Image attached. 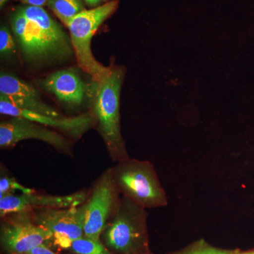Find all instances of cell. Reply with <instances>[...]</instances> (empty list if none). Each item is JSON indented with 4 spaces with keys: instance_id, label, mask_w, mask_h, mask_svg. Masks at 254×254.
I'll return each mask as SVG.
<instances>
[{
    "instance_id": "obj_15",
    "label": "cell",
    "mask_w": 254,
    "mask_h": 254,
    "mask_svg": "<svg viewBox=\"0 0 254 254\" xmlns=\"http://www.w3.org/2000/svg\"><path fill=\"white\" fill-rule=\"evenodd\" d=\"M71 250L76 254H112L99 240L85 236L73 241Z\"/></svg>"
},
{
    "instance_id": "obj_12",
    "label": "cell",
    "mask_w": 254,
    "mask_h": 254,
    "mask_svg": "<svg viewBox=\"0 0 254 254\" xmlns=\"http://www.w3.org/2000/svg\"><path fill=\"white\" fill-rule=\"evenodd\" d=\"M0 95L23 109L54 118L63 117L43 101L36 88L11 73L1 72Z\"/></svg>"
},
{
    "instance_id": "obj_22",
    "label": "cell",
    "mask_w": 254,
    "mask_h": 254,
    "mask_svg": "<svg viewBox=\"0 0 254 254\" xmlns=\"http://www.w3.org/2000/svg\"><path fill=\"white\" fill-rule=\"evenodd\" d=\"M8 1H9V0H0V8H1V9L4 7L5 4H6Z\"/></svg>"
},
{
    "instance_id": "obj_6",
    "label": "cell",
    "mask_w": 254,
    "mask_h": 254,
    "mask_svg": "<svg viewBox=\"0 0 254 254\" xmlns=\"http://www.w3.org/2000/svg\"><path fill=\"white\" fill-rule=\"evenodd\" d=\"M111 169L97 182L90 198L85 203L84 236L99 240L100 235L116 211L120 198Z\"/></svg>"
},
{
    "instance_id": "obj_16",
    "label": "cell",
    "mask_w": 254,
    "mask_h": 254,
    "mask_svg": "<svg viewBox=\"0 0 254 254\" xmlns=\"http://www.w3.org/2000/svg\"><path fill=\"white\" fill-rule=\"evenodd\" d=\"M14 38L11 31L5 25L0 28V55L1 58H9L16 53Z\"/></svg>"
},
{
    "instance_id": "obj_23",
    "label": "cell",
    "mask_w": 254,
    "mask_h": 254,
    "mask_svg": "<svg viewBox=\"0 0 254 254\" xmlns=\"http://www.w3.org/2000/svg\"><path fill=\"white\" fill-rule=\"evenodd\" d=\"M254 254V252H248V253H244V254Z\"/></svg>"
},
{
    "instance_id": "obj_8",
    "label": "cell",
    "mask_w": 254,
    "mask_h": 254,
    "mask_svg": "<svg viewBox=\"0 0 254 254\" xmlns=\"http://www.w3.org/2000/svg\"><path fill=\"white\" fill-rule=\"evenodd\" d=\"M85 203L73 208L38 209L31 212L34 221L53 234L57 245L69 249L73 241L84 236Z\"/></svg>"
},
{
    "instance_id": "obj_14",
    "label": "cell",
    "mask_w": 254,
    "mask_h": 254,
    "mask_svg": "<svg viewBox=\"0 0 254 254\" xmlns=\"http://www.w3.org/2000/svg\"><path fill=\"white\" fill-rule=\"evenodd\" d=\"M84 0H48L47 6L67 27L75 16L85 11Z\"/></svg>"
},
{
    "instance_id": "obj_7",
    "label": "cell",
    "mask_w": 254,
    "mask_h": 254,
    "mask_svg": "<svg viewBox=\"0 0 254 254\" xmlns=\"http://www.w3.org/2000/svg\"><path fill=\"white\" fill-rule=\"evenodd\" d=\"M1 225V243L8 254H25L53 237L49 230L40 226L31 211L8 214Z\"/></svg>"
},
{
    "instance_id": "obj_13",
    "label": "cell",
    "mask_w": 254,
    "mask_h": 254,
    "mask_svg": "<svg viewBox=\"0 0 254 254\" xmlns=\"http://www.w3.org/2000/svg\"><path fill=\"white\" fill-rule=\"evenodd\" d=\"M41 86L65 104L78 105L83 103L86 86L78 73L72 70H60L47 76Z\"/></svg>"
},
{
    "instance_id": "obj_24",
    "label": "cell",
    "mask_w": 254,
    "mask_h": 254,
    "mask_svg": "<svg viewBox=\"0 0 254 254\" xmlns=\"http://www.w3.org/2000/svg\"></svg>"
},
{
    "instance_id": "obj_5",
    "label": "cell",
    "mask_w": 254,
    "mask_h": 254,
    "mask_svg": "<svg viewBox=\"0 0 254 254\" xmlns=\"http://www.w3.org/2000/svg\"><path fill=\"white\" fill-rule=\"evenodd\" d=\"M118 4V0H113L93 9H86L75 16L67 26L78 65L96 83L108 77L112 68L103 66L95 59L91 48L92 37L100 25L116 11Z\"/></svg>"
},
{
    "instance_id": "obj_4",
    "label": "cell",
    "mask_w": 254,
    "mask_h": 254,
    "mask_svg": "<svg viewBox=\"0 0 254 254\" xmlns=\"http://www.w3.org/2000/svg\"><path fill=\"white\" fill-rule=\"evenodd\" d=\"M112 173L119 191L145 208L168 205V198L149 162L130 159L119 162Z\"/></svg>"
},
{
    "instance_id": "obj_21",
    "label": "cell",
    "mask_w": 254,
    "mask_h": 254,
    "mask_svg": "<svg viewBox=\"0 0 254 254\" xmlns=\"http://www.w3.org/2000/svg\"><path fill=\"white\" fill-rule=\"evenodd\" d=\"M113 0H84L85 3L90 7H97V6H100L105 4V3L109 2Z\"/></svg>"
},
{
    "instance_id": "obj_3",
    "label": "cell",
    "mask_w": 254,
    "mask_h": 254,
    "mask_svg": "<svg viewBox=\"0 0 254 254\" xmlns=\"http://www.w3.org/2000/svg\"><path fill=\"white\" fill-rule=\"evenodd\" d=\"M145 209L123 195L102 234L106 247L118 254H147Z\"/></svg>"
},
{
    "instance_id": "obj_19",
    "label": "cell",
    "mask_w": 254,
    "mask_h": 254,
    "mask_svg": "<svg viewBox=\"0 0 254 254\" xmlns=\"http://www.w3.org/2000/svg\"><path fill=\"white\" fill-rule=\"evenodd\" d=\"M25 254H56L51 250H50L44 244L35 247L33 250L29 251Z\"/></svg>"
},
{
    "instance_id": "obj_20",
    "label": "cell",
    "mask_w": 254,
    "mask_h": 254,
    "mask_svg": "<svg viewBox=\"0 0 254 254\" xmlns=\"http://www.w3.org/2000/svg\"><path fill=\"white\" fill-rule=\"evenodd\" d=\"M23 4L29 5V6H39L43 7L45 5H47L48 0H19Z\"/></svg>"
},
{
    "instance_id": "obj_1",
    "label": "cell",
    "mask_w": 254,
    "mask_h": 254,
    "mask_svg": "<svg viewBox=\"0 0 254 254\" xmlns=\"http://www.w3.org/2000/svg\"><path fill=\"white\" fill-rule=\"evenodd\" d=\"M11 26L27 61L65 60L72 55L67 35L43 7L18 8L11 15Z\"/></svg>"
},
{
    "instance_id": "obj_18",
    "label": "cell",
    "mask_w": 254,
    "mask_h": 254,
    "mask_svg": "<svg viewBox=\"0 0 254 254\" xmlns=\"http://www.w3.org/2000/svg\"><path fill=\"white\" fill-rule=\"evenodd\" d=\"M185 254H230L223 251L217 250L213 247H207V246H200L196 248L189 251Z\"/></svg>"
},
{
    "instance_id": "obj_11",
    "label": "cell",
    "mask_w": 254,
    "mask_h": 254,
    "mask_svg": "<svg viewBox=\"0 0 254 254\" xmlns=\"http://www.w3.org/2000/svg\"><path fill=\"white\" fill-rule=\"evenodd\" d=\"M0 113L11 118H21L48 127L57 128L74 137L81 136L91 128L93 115L83 114L73 118H54L43 114L23 109L11 103L6 97L0 95Z\"/></svg>"
},
{
    "instance_id": "obj_2",
    "label": "cell",
    "mask_w": 254,
    "mask_h": 254,
    "mask_svg": "<svg viewBox=\"0 0 254 254\" xmlns=\"http://www.w3.org/2000/svg\"><path fill=\"white\" fill-rule=\"evenodd\" d=\"M124 75L123 68H115L108 77L97 83L93 103L98 131L112 158L118 162L128 158L120 126V100Z\"/></svg>"
},
{
    "instance_id": "obj_9",
    "label": "cell",
    "mask_w": 254,
    "mask_h": 254,
    "mask_svg": "<svg viewBox=\"0 0 254 254\" xmlns=\"http://www.w3.org/2000/svg\"><path fill=\"white\" fill-rule=\"evenodd\" d=\"M36 139L45 142L60 151H68V140L58 132L26 119L12 118L0 124V146H14L23 140Z\"/></svg>"
},
{
    "instance_id": "obj_10",
    "label": "cell",
    "mask_w": 254,
    "mask_h": 254,
    "mask_svg": "<svg viewBox=\"0 0 254 254\" xmlns=\"http://www.w3.org/2000/svg\"><path fill=\"white\" fill-rule=\"evenodd\" d=\"M87 200L85 191L65 195L38 194L36 192L21 195H7L0 198L1 218L17 212L33 211L38 209L68 208L80 206Z\"/></svg>"
},
{
    "instance_id": "obj_17",
    "label": "cell",
    "mask_w": 254,
    "mask_h": 254,
    "mask_svg": "<svg viewBox=\"0 0 254 254\" xmlns=\"http://www.w3.org/2000/svg\"><path fill=\"white\" fill-rule=\"evenodd\" d=\"M16 190H21L22 193H31L35 192L31 189L26 188L20 185L15 179L1 173L0 177V198L5 195H13V193Z\"/></svg>"
}]
</instances>
